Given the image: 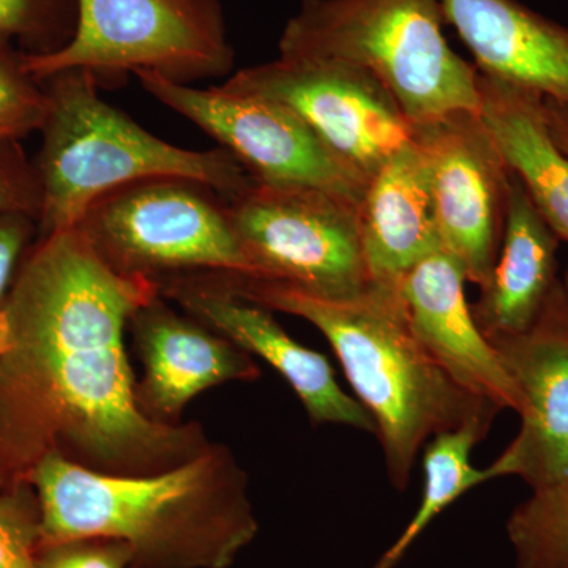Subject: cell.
<instances>
[{"label":"cell","instance_id":"1","mask_svg":"<svg viewBox=\"0 0 568 568\" xmlns=\"http://www.w3.org/2000/svg\"><path fill=\"white\" fill-rule=\"evenodd\" d=\"M159 283L112 271L77 230L37 235L3 304L0 491L48 454L110 476H152L211 446L203 425L141 413L125 336Z\"/></svg>","mask_w":568,"mask_h":568},{"label":"cell","instance_id":"2","mask_svg":"<svg viewBox=\"0 0 568 568\" xmlns=\"http://www.w3.org/2000/svg\"><path fill=\"white\" fill-rule=\"evenodd\" d=\"M28 484L39 547L118 538L133 549L130 568H227L260 532L248 476L223 444L152 476H110L48 454Z\"/></svg>","mask_w":568,"mask_h":568},{"label":"cell","instance_id":"3","mask_svg":"<svg viewBox=\"0 0 568 568\" xmlns=\"http://www.w3.org/2000/svg\"><path fill=\"white\" fill-rule=\"evenodd\" d=\"M254 304L315 325L331 343L361 405L376 425L388 480L407 488L422 448L473 422L493 425L499 407L463 390L414 332L402 284L369 282L347 298H325L290 284L222 274Z\"/></svg>","mask_w":568,"mask_h":568},{"label":"cell","instance_id":"4","mask_svg":"<svg viewBox=\"0 0 568 568\" xmlns=\"http://www.w3.org/2000/svg\"><path fill=\"white\" fill-rule=\"evenodd\" d=\"M41 82L48 111L33 162L41 186L39 235L71 230L104 194L144 179H190L226 201L252 185L253 175L226 149L178 148L104 102L91 71H59Z\"/></svg>","mask_w":568,"mask_h":568},{"label":"cell","instance_id":"5","mask_svg":"<svg viewBox=\"0 0 568 568\" xmlns=\"http://www.w3.org/2000/svg\"><path fill=\"white\" fill-rule=\"evenodd\" d=\"M446 22L440 0H301L278 50L365 71L417 126L480 111V73L450 47Z\"/></svg>","mask_w":568,"mask_h":568},{"label":"cell","instance_id":"6","mask_svg":"<svg viewBox=\"0 0 568 568\" xmlns=\"http://www.w3.org/2000/svg\"><path fill=\"white\" fill-rule=\"evenodd\" d=\"M74 227L122 275L153 282L194 272L252 275L226 200L190 179L123 185L97 200Z\"/></svg>","mask_w":568,"mask_h":568},{"label":"cell","instance_id":"7","mask_svg":"<svg viewBox=\"0 0 568 568\" xmlns=\"http://www.w3.org/2000/svg\"><path fill=\"white\" fill-rule=\"evenodd\" d=\"M40 82L65 70L97 80L141 71L189 84L223 77L234 65L220 0H77V28L50 54H26Z\"/></svg>","mask_w":568,"mask_h":568},{"label":"cell","instance_id":"8","mask_svg":"<svg viewBox=\"0 0 568 568\" xmlns=\"http://www.w3.org/2000/svg\"><path fill=\"white\" fill-rule=\"evenodd\" d=\"M226 205L248 276L325 298L353 297L368 286L357 204L312 186L253 179Z\"/></svg>","mask_w":568,"mask_h":568},{"label":"cell","instance_id":"9","mask_svg":"<svg viewBox=\"0 0 568 568\" xmlns=\"http://www.w3.org/2000/svg\"><path fill=\"white\" fill-rule=\"evenodd\" d=\"M136 77L145 92L211 134L256 181L312 186L361 204L368 181L283 104L224 84L196 89L149 71Z\"/></svg>","mask_w":568,"mask_h":568},{"label":"cell","instance_id":"10","mask_svg":"<svg viewBox=\"0 0 568 568\" xmlns=\"http://www.w3.org/2000/svg\"><path fill=\"white\" fill-rule=\"evenodd\" d=\"M224 85L293 111L366 181L416 136L394 97L365 71L343 63L278 55L239 71Z\"/></svg>","mask_w":568,"mask_h":568},{"label":"cell","instance_id":"11","mask_svg":"<svg viewBox=\"0 0 568 568\" xmlns=\"http://www.w3.org/2000/svg\"><path fill=\"white\" fill-rule=\"evenodd\" d=\"M435 201L440 248L467 283L484 287L506 224L511 173L480 111H458L414 126Z\"/></svg>","mask_w":568,"mask_h":568},{"label":"cell","instance_id":"12","mask_svg":"<svg viewBox=\"0 0 568 568\" xmlns=\"http://www.w3.org/2000/svg\"><path fill=\"white\" fill-rule=\"evenodd\" d=\"M523 396L517 436L484 467L485 480L518 477L532 489L568 474V298L562 276L521 334L489 339Z\"/></svg>","mask_w":568,"mask_h":568},{"label":"cell","instance_id":"13","mask_svg":"<svg viewBox=\"0 0 568 568\" xmlns=\"http://www.w3.org/2000/svg\"><path fill=\"white\" fill-rule=\"evenodd\" d=\"M156 283L166 301L278 372L313 425H345L375 435L368 410L343 390L327 357L295 342L272 310L235 293L222 274L194 272Z\"/></svg>","mask_w":568,"mask_h":568},{"label":"cell","instance_id":"14","mask_svg":"<svg viewBox=\"0 0 568 568\" xmlns=\"http://www.w3.org/2000/svg\"><path fill=\"white\" fill-rule=\"evenodd\" d=\"M129 332L142 365L138 407L159 424H182L183 410L209 388L260 379L252 354L189 313L175 312L162 294L134 313Z\"/></svg>","mask_w":568,"mask_h":568},{"label":"cell","instance_id":"15","mask_svg":"<svg viewBox=\"0 0 568 568\" xmlns=\"http://www.w3.org/2000/svg\"><path fill=\"white\" fill-rule=\"evenodd\" d=\"M465 274L444 250L429 254L403 278L410 324L448 377L470 395L521 413L523 396L496 347L478 327L465 294Z\"/></svg>","mask_w":568,"mask_h":568},{"label":"cell","instance_id":"16","mask_svg":"<svg viewBox=\"0 0 568 568\" xmlns=\"http://www.w3.org/2000/svg\"><path fill=\"white\" fill-rule=\"evenodd\" d=\"M481 74L568 104V28L518 0H440Z\"/></svg>","mask_w":568,"mask_h":568},{"label":"cell","instance_id":"17","mask_svg":"<svg viewBox=\"0 0 568 568\" xmlns=\"http://www.w3.org/2000/svg\"><path fill=\"white\" fill-rule=\"evenodd\" d=\"M369 282L396 284L440 248L428 164L416 140L366 183L358 204Z\"/></svg>","mask_w":568,"mask_h":568},{"label":"cell","instance_id":"18","mask_svg":"<svg viewBox=\"0 0 568 568\" xmlns=\"http://www.w3.org/2000/svg\"><path fill=\"white\" fill-rule=\"evenodd\" d=\"M559 237L514 174L506 224L495 268L470 305L488 339L521 334L547 305L560 282Z\"/></svg>","mask_w":568,"mask_h":568},{"label":"cell","instance_id":"19","mask_svg":"<svg viewBox=\"0 0 568 568\" xmlns=\"http://www.w3.org/2000/svg\"><path fill=\"white\" fill-rule=\"evenodd\" d=\"M478 91L481 118L511 173L559 241L568 244V159L549 134L544 97L481 73Z\"/></svg>","mask_w":568,"mask_h":568},{"label":"cell","instance_id":"20","mask_svg":"<svg viewBox=\"0 0 568 568\" xmlns=\"http://www.w3.org/2000/svg\"><path fill=\"white\" fill-rule=\"evenodd\" d=\"M493 425L484 422L440 433L424 448V493L420 506L394 545L372 568H395L424 530L459 497L487 484L484 469L473 465V450L487 437Z\"/></svg>","mask_w":568,"mask_h":568},{"label":"cell","instance_id":"21","mask_svg":"<svg viewBox=\"0 0 568 568\" xmlns=\"http://www.w3.org/2000/svg\"><path fill=\"white\" fill-rule=\"evenodd\" d=\"M517 568H568V474L532 489L507 521Z\"/></svg>","mask_w":568,"mask_h":568},{"label":"cell","instance_id":"22","mask_svg":"<svg viewBox=\"0 0 568 568\" xmlns=\"http://www.w3.org/2000/svg\"><path fill=\"white\" fill-rule=\"evenodd\" d=\"M77 28V0H0V40L26 54H50L69 43Z\"/></svg>","mask_w":568,"mask_h":568},{"label":"cell","instance_id":"23","mask_svg":"<svg viewBox=\"0 0 568 568\" xmlns=\"http://www.w3.org/2000/svg\"><path fill=\"white\" fill-rule=\"evenodd\" d=\"M47 111V91L26 65V52L0 40V142L40 132Z\"/></svg>","mask_w":568,"mask_h":568},{"label":"cell","instance_id":"24","mask_svg":"<svg viewBox=\"0 0 568 568\" xmlns=\"http://www.w3.org/2000/svg\"><path fill=\"white\" fill-rule=\"evenodd\" d=\"M40 507L31 484L0 491V568H36Z\"/></svg>","mask_w":568,"mask_h":568},{"label":"cell","instance_id":"25","mask_svg":"<svg viewBox=\"0 0 568 568\" xmlns=\"http://www.w3.org/2000/svg\"><path fill=\"white\" fill-rule=\"evenodd\" d=\"M133 549L110 537H82L39 547L36 568H130Z\"/></svg>","mask_w":568,"mask_h":568},{"label":"cell","instance_id":"26","mask_svg":"<svg viewBox=\"0 0 568 568\" xmlns=\"http://www.w3.org/2000/svg\"><path fill=\"white\" fill-rule=\"evenodd\" d=\"M41 186L20 142H0V215L26 213L39 222Z\"/></svg>","mask_w":568,"mask_h":568},{"label":"cell","instance_id":"27","mask_svg":"<svg viewBox=\"0 0 568 568\" xmlns=\"http://www.w3.org/2000/svg\"><path fill=\"white\" fill-rule=\"evenodd\" d=\"M39 235L37 220L26 213L0 215V353L7 345V325L3 304L10 293L18 268L33 239Z\"/></svg>","mask_w":568,"mask_h":568},{"label":"cell","instance_id":"28","mask_svg":"<svg viewBox=\"0 0 568 568\" xmlns=\"http://www.w3.org/2000/svg\"><path fill=\"white\" fill-rule=\"evenodd\" d=\"M544 114L552 141L568 159V104L544 99Z\"/></svg>","mask_w":568,"mask_h":568},{"label":"cell","instance_id":"29","mask_svg":"<svg viewBox=\"0 0 568 568\" xmlns=\"http://www.w3.org/2000/svg\"><path fill=\"white\" fill-rule=\"evenodd\" d=\"M562 284H564V290H566V294H567V298H568V271L566 272V274L562 275Z\"/></svg>","mask_w":568,"mask_h":568}]
</instances>
